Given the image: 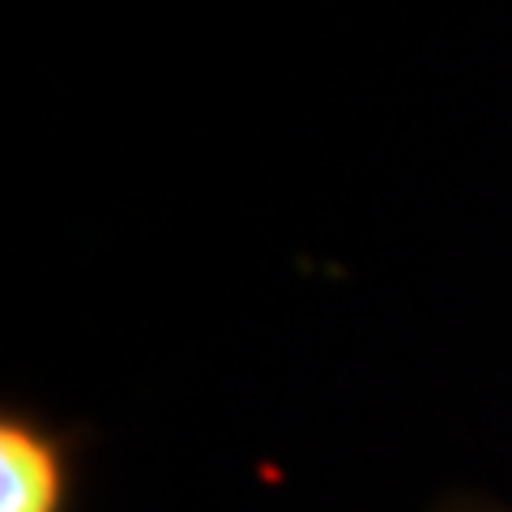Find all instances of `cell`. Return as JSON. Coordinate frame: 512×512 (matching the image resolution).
Returning a JSON list of instances; mask_svg holds the SVG:
<instances>
[{
  "mask_svg": "<svg viewBox=\"0 0 512 512\" xmlns=\"http://www.w3.org/2000/svg\"><path fill=\"white\" fill-rule=\"evenodd\" d=\"M73 440L22 406L0 414V512H69Z\"/></svg>",
  "mask_w": 512,
  "mask_h": 512,
  "instance_id": "cell-1",
  "label": "cell"
},
{
  "mask_svg": "<svg viewBox=\"0 0 512 512\" xmlns=\"http://www.w3.org/2000/svg\"><path fill=\"white\" fill-rule=\"evenodd\" d=\"M436 512H512V508L495 500H478V495H453V500L436 504Z\"/></svg>",
  "mask_w": 512,
  "mask_h": 512,
  "instance_id": "cell-2",
  "label": "cell"
}]
</instances>
